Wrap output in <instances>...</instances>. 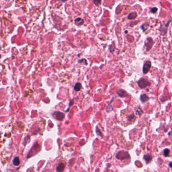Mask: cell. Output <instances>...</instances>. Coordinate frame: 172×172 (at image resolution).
Segmentation results:
<instances>
[{
	"instance_id": "obj_8",
	"label": "cell",
	"mask_w": 172,
	"mask_h": 172,
	"mask_svg": "<svg viewBox=\"0 0 172 172\" xmlns=\"http://www.w3.org/2000/svg\"><path fill=\"white\" fill-rule=\"evenodd\" d=\"M117 93L118 95L120 97H126V96H128V94L127 92L125 90H124L123 89H119Z\"/></svg>"
},
{
	"instance_id": "obj_4",
	"label": "cell",
	"mask_w": 172,
	"mask_h": 172,
	"mask_svg": "<svg viewBox=\"0 0 172 172\" xmlns=\"http://www.w3.org/2000/svg\"><path fill=\"white\" fill-rule=\"evenodd\" d=\"M153 44V41L151 38H148L146 40L145 42V46L146 48V51H149Z\"/></svg>"
},
{
	"instance_id": "obj_23",
	"label": "cell",
	"mask_w": 172,
	"mask_h": 172,
	"mask_svg": "<svg viewBox=\"0 0 172 172\" xmlns=\"http://www.w3.org/2000/svg\"><path fill=\"white\" fill-rule=\"evenodd\" d=\"M112 110H113V107H112V106H111L110 104H109L107 108V112H111V111H112Z\"/></svg>"
},
{
	"instance_id": "obj_11",
	"label": "cell",
	"mask_w": 172,
	"mask_h": 172,
	"mask_svg": "<svg viewBox=\"0 0 172 172\" xmlns=\"http://www.w3.org/2000/svg\"><path fill=\"white\" fill-rule=\"evenodd\" d=\"M65 164L62 162V163H60L58 166V167H57V171L58 172H62L64 169H65Z\"/></svg>"
},
{
	"instance_id": "obj_12",
	"label": "cell",
	"mask_w": 172,
	"mask_h": 172,
	"mask_svg": "<svg viewBox=\"0 0 172 172\" xmlns=\"http://www.w3.org/2000/svg\"><path fill=\"white\" fill-rule=\"evenodd\" d=\"M137 16V14L136 12H132L130 13L128 16V19L129 20L131 19H135Z\"/></svg>"
},
{
	"instance_id": "obj_17",
	"label": "cell",
	"mask_w": 172,
	"mask_h": 172,
	"mask_svg": "<svg viewBox=\"0 0 172 172\" xmlns=\"http://www.w3.org/2000/svg\"><path fill=\"white\" fill-rule=\"evenodd\" d=\"M143 112L142 110H141V107L140 106H139L138 108H137V111H136V114H137L138 115H142L143 114Z\"/></svg>"
},
{
	"instance_id": "obj_16",
	"label": "cell",
	"mask_w": 172,
	"mask_h": 172,
	"mask_svg": "<svg viewBox=\"0 0 172 172\" xmlns=\"http://www.w3.org/2000/svg\"><path fill=\"white\" fill-rule=\"evenodd\" d=\"M170 153V150L169 149L166 148L164 149V155L165 157H167L168 156H169V154Z\"/></svg>"
},
{
	"instance_id": "obj_14",
	"label": "cell",
	"mask_w": 172,
	"mask_h": 172,
	"mask_svg": "<svg viewBox=\"0 0 172 172\" xmlns=\"http://www.w3.org/2000/svg\"><path fill=\"white\" fill-rule=\"evenodd\" d=\"M82 87V85L81 84L79 83V82H77L75 84L74 87V89L76 91V92H79L80 90L81 89Z\"/></svg>"
},
{
	"instance_id": "obj_18",
	"label": "cell",
	"mask_w": 172,
	"mask_h": 172,
	"mask_svg": "<svg viewBox=\"0 0 172 172\" xmlns=\"http://www.w3.org/2000/svg\"><path fill=\"white\" fill-rule=\"evenodd\" d=\"M96 133L97 135L98 136H101L102 137H103V135H102V133L101 132L100 130L98 129V128L97 127H96Z\"/></svg>"
},
{
	"instance_id": "obj_6",
	"label": "cell",
	"mask_w": 172,
	"mask_h": 172,
	"mask_svg": "<svg viewBox=\"0 0 172 172\" xmlns=\"http://www.w3.org/2000/svg\"><path fill=\"white\" fill-rule=\"evenodd\" d=\"M39 146V144L38 143L34 144V146H33L32 148L30 149L29 152L28 153V155H27V158H30L31 157V156H32L33 155L36 154V153L40 150V149H36L35 150V149L37 147V146Z\"/></svg>"
},
{
	"instance_id": "obj_9",
	"label": "cell",
	"mask_w": 172,
	"mask_h": 172,
	"mask_svg": "<svg viewBox=\"0 0 172 172\" xmlns=\"http://www.w3.org/2000/svg\"><path fill=\"white\" fill-rule=\"evenodd\" d=\"M75 23L77 26H81L84 23V20L81 18H77L75 20Z\"/></svg>"
},
{
	"instance_id": "obj_27",
	"label": "cell",
	"mask_w": 172,
	"mask_h": 172,
	"mask_svg": "<svg viewBox=\"0 0 172 172\" xmlns=\"http://www.w3.org/2000/svg\"><path fill=\"white\" fill-rule=\"evenodd\" d=\"M125 33H127V31H125Z\"/></svg>"
},
{
	"instance_id": "obj_20",
	"label": "cell",
	"mask_w": 172,
	"mask_h": 172,
	"mask_svg": "<svg viewBox=\"0 0 172 172\" xmlns=\"http://www.w3.org/2000/svg\"><path fill=\"white\" fill-rule=\"evenodd\" d=\"M78 62H79V63H84V64H85V65H87V61H86V60L85 59H81V60H79Z\"/></svg>"
},
{
	"instance_id": "obj_21",
	"label": "cell",
	"mask_w": 172,
	"mask_h": 172,
	"mask_svg": "<svg viewBox=\"0 0 172 172\" xmlns=\"http://www.w3.org/2000/svg\"><path fill=\"white\" fill-rule=\"evenodd\" d=\"M158 11V8L157 7H153L152 9H151L150 11L151 13H156V12Z\"/></svg>"
},
{
	"instance_id": "obj_22",
	"label": "cell",
	"mask_w": 172,
	"mask_h": 172,
	"mask_svg": "<svg viewBox=\"0 0 172 172\" xmlns=\"http://www.w3.org/2000/svg\"><path fill=\"white\" fill-rule=\"evenodd\" d=\"M93 2H94V4H95L96 6H98L101 4L102 1H94Z\"/></svg>"
},
{
	"instance_id": "obj_5",
	"label": "cell",
	"mask_w": 172,
	"mask_h": 172,
	"mask_svg": "<svg viewBox=\"0 0 172 172\" xmlns=\"http://www.w3.org/2000/svg\"><path fill=\"white\" fill-rule=\"evenodd\" d=\"M151 66V63L149 61H147L144 63L143 66V73L144 74H146L150 70Z\"/></svg>"
},
{
	"instance_id": "obj_25",
	"label": "cell",
	"mask_w": 172,
	"mask_h": 172,
	"mask_svg": "<svg viewBox=\"0 0 172 172\" xmlns=\"http://www.w3.org/2000/svg\"><path fill=\"white\" fill-rule=\"evenodd\" d=\"M134 118H135V116H134V114H132V115H130V116L128 117V120H129V121H131V120H132L133 119H134Z\"/></svg>"
},
{
	"instance_id": "obj_10",
	"label": "cell",
	"mask_w": 172,
	"mask_h": 172,
	"mask_svg": "<svg viewBox=\"0 0 172 172\" xmlns=\"http://www.w3.org/2000/svg\"><path fill=\"white\" fill-rule=\"evenodd\" d=\"M140 99L142 103H144L149 100V98L146 94H143L141 95Z\"/></svg>"
},
{
	"instance_id": "obj_24",
	"label": "cell",
	"mask_w": 172,
	"mask_h": 172,
	"mask_svg": "<svg viewBox=\"0 0 172 172\" xmlns=\"http://www.w3.org/2000/svg\"><path fill=\"white\" fill-rule=\"evenodd\" d=\"M115 46H114L113 48H112V45L110 46V51L111 53H113V52H114V51H115Z\"/></svg>"
},
{
	"instance_id": "obj_15",
	"label": "cell",
	"mask_w": 172,
	"mask_h": 172,
	"mask_svg": "<svg viewBox=\"0 0 172 172\" xmlns=\"http://www.w3.org/2000/svg\"><path fill=\"white\" fill-rule=\"evenodd\" d=\"M13 164L15 166H18L20 164V160L18 157H15L14 159Z\"/></svg>"
},
{
	"instance_id": "obj_7",
	"label": "cell",
	"mask_w": 172,
	"mask_h": 172,
	"mask_svg": "<svg viewBox=\"0 0 172 172\" xmlns=\"http://www.w3.org/2000/svg\"><path fill=\"white\" fill-rule=\"evenodd\" d=\"M171 20H170L166 24H164L163 25H161L160 26V30H161V34L162 35H165L166 34V33L167 32V31H168V27L169 26V23L171 22Z\"/></svg>"
},
{
	"instance_id": "obj_1",
	"label": "cell",
	"mask_w": 172,
	"mask_h": 172,
	"mask_svg": "<svg viewBox=\"0 0 172 172\" xmlns=\"http://www.w3.org/2000/svg\"><path fill=\"white\" fill-rule=\"evenodd\" d=\"M116 157L117 159L120 160H123L125 159H128L130 158V155L127 151H120L117 153L116 156Z\"/></svg>"
},
{
	"instance_id": "obj_3",
	"label": "cell",
	"mask_w": 172,
	"mask_h": 172,
	"mask_svg": "<svg viewBox=\"0 0 172 172\" xmlns=\"http://www.w3.org/2000/svg\"><path fill=\"white\" fill-rule=\"evenodd\" d=\"M53 117L56 119L59 120V121H62L65 118V115L64 113L60 112H55L53 114Z\"/></svg>"
},
{
	"instance_id": "obj_26",
	"label": "cell",
	"mask_w": 172,
	"mask_h": 172,
	"mask_svg": "<svg viewBox=\"0 0 172 172\" xmlns=\"http://www.w3.org/2000/svg\"><path fill=\"white\" fill-rule=\"evenodd\" d=\"M169 166H170V167H172V162H170V165H169Z\"/></svg>"
},
{
	"instance_id": "obj_19",
	"label": "cell",
	"mask_w": 172,
	"mask_h": 172,
	"mask_svg": "<svg viewBox=\"0 0 172 172\" xmlns=\"http://www.w3.org/2000/svg\"><path fill=\"white\" fill-rule=\"evenodd\" d=\"M148 25H149L148 24H143V25L141 26V29H142L143 31H145L147 29Z\"/></svg>"
},
{
	"instance_id": "obj_2",
	"label": "cell",
	"mask_w": 172,
	"mask_h": 172,
	"mask_svg": "<svg viewBox=\"0 0 172 172\" xmlns=\"http://www.w3.org/2000/svg\"><path fill=\"white\" fill-rule=\"evenodd\" d=\"M139 87L141 88H145L147 86L150 85V83L149 81L143 78H141L137 82Z\"/></svg>"
},
{
	"instance_id": "obj_13",
	"label": "cell",
	"mask_w": 172,
	"mask_h": 172,
	"mask_svg": "<svg viewBox=\"0 0 172 172\" xmlns=\"http://www.w3.org/2000/svg\"><path fill=\"white\" fill-rule=\"evenodd\" d=\"M143 159L145 160L146 163V164H148L149 162L151 161V160H152V157H151V156L149 155H146L144 156L143 157Z\"/></svg>"
}]
</instances>
